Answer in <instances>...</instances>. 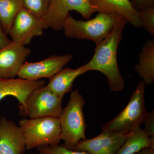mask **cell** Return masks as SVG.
<instances>
[{
    "label": "cell",
    "instance_id": "6da1fadb",
    "mask_svg": "<svg viewBox=\"0 0 154 154\" xmlns=\"http://www.w3.org/2000/svg\"><path fill=\"white\" fill-rule=\"evenodd\" d=\"M128 22L125 17H122L109 35L96 45L93 57L85 64L88 72L98 71L105 75L110 89L114 92L122 91L125 87L117 63V52L122 32Z\"/></svg>",
    "mask_w": 154,
    "mask_h": 154
},
{
    "label": "cell",
    "instance_id": "7a4b0ae2",
    "mask_svg": "<svg viewBox=\"0 0 154 154\" xmlns=\"http://www.w3.org/2000/svg\"><path fill=\"white\" fill-rule=\"evenodd\" d=\"M122 17L115 13L99 12L94 19L82 21L69 15L63 22V29L68 38L91 40L97 45L109 35Z\"/></svg>",
    "mask_w": 154,
    "mask_h": 154
},
{
    "label": "cell",
    "instance_id": "3957f363",
    "mask_svg": "<svg viewBox=\"0 0 154 154\" xmlns=\"http://www.w3.org/2000/svg\"><path fill=\"white\" fill-rule=\"evenodd\" d=\"M86 101L78 89L71 91L66 106L63 109L59 118L61 140L67 148L74 149L81 140L86 139V124L83 112Z\"/></svg>",
    "mask_w": 154,
    "mask_h": 154
},
{
    "label": "cell",
    "instance_id": "277c9868",
    "mask_svg": "<svg viewBox=\"0 0 154 154\" xmlns=\"http://www.w3.org/2000/svg\"><path fill=\"white\" fill-rule=\"evenodd\" d=\"M19 125L24 134L28 150L40 146L58 144L61 140L59 117L24 119Z\"/></svg>",
    "mask_w": 154,
    "mask_h": 154
},
{
    "label": "cell",
    "instance_id": "5b68a950",
    "mask_svg": "<svg viewBox=\"0 0 154 154\" xmlns=\"http://www.w3.org/2000/svg\"><path fill=\"white\" fill-rule=\"evenodd\" d=\"M146 86L143 81L138 83L124 110L102 127V131L129 133L143 124L148 113L144 99Z\"/></svg>",
    "mask_w": 154,
    "mask_h": 154
},
{
    "label": "cell",
    "instance_id": "8992f818",
    "mask_svg": "<svg viewBox=\"0 0 154 154\" xmlns=\"http://www.w3.org/2000/svg\"><path fill=\"white\" fill-rule=\"evenodd\" d=\"M63 99L44 86L33 91L24 105L19 106V113L30 119L59 117L63 109Z\"/></svg>",
    "mask_w": 154,
    "mask_h": 154
},
{
    "label": "cell",
    "instance_id": "52a82bcc",
    "mask_svg": "<svg viewBox=\"0 0 154 154\" xmlns=\"http://www.w3.org/2000/svg\"><path fill=\"white\" fill-rule=\"evenodd\" d=\"M72 11H77L86 19L96 12L89 0H50L47 12L42 19L48 28L62 30L64 22L69 15V12Z\"/></svg>",
    "mask_w": 154,
    "mask_h": 154
},
{
    "label": "cell",
    "instance_id": "ba28073f",
    "mask_svg": "<svg viewBox=\"0 0 154 154\" xmlns=\"http://www.w3.org/2000/svg\"><path fill=\"white\" fill-rule=\"evenodd\" d=\"M48 28L42 18L23 8L14 19L8 35L16 43L25 46L35 36H41L43 30Z\"/></svg>",
    "mask_w": 154,
    "mask_h": 154
},
{
    "label": "cell",
    "instance_id": "9c48e42d",
    "mask_svg": "<svg viewBox=\"0 0 154 154\" xmlns=\"http://www.w3.org/2000/svg\"><path fill=\"white\" fill-rule=\"evenodd\" d=\"M70 54L53 55L36 62H25L18 72L19 78L29 81H37L42 78L50 79L61 70L72 59Z\"/></svg>",
    "mask_w": 154,
    "mask_h": 154
},
{
    "label": "cell",
    "instance_id": "30bf717a",
    "mask_svg": "<svg viewBox=\"0 0 154 154\" xmlns=\"http://www.w3.org/2000/svg\"><path fill=\"white\" fill-rule=\"evenodd\" d=\"M131 133L102 131L96 137L81 140L74 150L89 154H116Z\"/></svg>",
    "mask_w": 154,
    "mask_h": 154
},
{
    "label": "cell",
    "instance_id": "8fae6325",
    "mask_svg": "<svg viewBox=\"0 0 154 154\" xmlns=\"http://www.w3.org/2000/svg\"><path fill=\"white\" fill-rule=\"evenodd\" d=\"M31 53V50L11 41L0 49V79H14Z\"/></svg>",
    "mask_w": 154,
    "mask_h": 154
},
{
    "label": "cell",
    "instance_id": "7c38bea8",
    "mask_svg": "<svg viewBox=\"0 0 154 154\" xmlns=\"http://www.w3.org/2000/svg\"><path fill=\"white\" fill-rule=\"evenodd\" d=\"M26 149L21 128L2 116L0 119V154H25Z\"/></svg>",
    "mask_w": 154,
    "mask_h": 154
},
{
    "label": "cell",
    "instance_id": "4fadbf2b",
    "mask_svg": "<svg viewBox=\"0 0 154 154\" xmlns=\"http://www.w3.org/2000/svg\"><path fill=\"white\" fill-rule=\"evenodd\" d=\"M44 80L29 81L20 79H0V101L6 96L15 97L19 106L25 104L28 96L33 91L45 86Z\"/></svg>",
    "mask_w": 154,
    "mask_h": 154
},
{
    "label": "cell",
    "instance_id": "5bb4252c",
    "mask_svg": "<svg viewBox=\"0 0 154 154\" xmlns=\"http://www.w3.org/2000/svg\"><path fill=\"white\" fill-rule=\"evenodd\" d=\"M96 12L115 13L125 17L136 28L142 27L139 11L130 0H89Z\"/></svg>",
    "mask_w": 154,
    "mask_h": 154
},
{
    "label": "cell",
    "instance_id": "9a60e30c",
    "mask_svg": "<svg viewBox=\"0 0 154 154\" xmlns=\"http://www.w3.org/2000/svg\"><path fill=\"white\" fill-rule=\"evenodd\" d=\"M88 72L85 65L76 69H62L49 79L47 87L57 96L63 98L65 94L72 91L73 84L77 77Z\"/></svg>",
    "mask_w": 154,
    "mask_h": 154
},
{
    "label": "cell",
    "instance_id": "2e32d148",
    "mask_svg": "<svg viewBox=\"0 0 154 154\" xmlns=\"http://www.w3.org/2000/svg\"><path fill=\"white\" fill-rule=\"evenodd\" d=\"M139 61L134 69L146 85L154 82V40L149 39L144 45L139 54Z\"/></svg>",
    "mask_w": 154,
    "mask_h": 154
},
{
    "label": "cell",
    "instance_id": "e0dca14e",
    "mask_svg": "<svg viewBox=\"0 0 154 154\" xmlns=\"http://www.w3.org/2000/svg\"><path fill=\"white\" fill-rule=\"evenodd\" d=\"M148 147L154 148V138L149 137L139 127L131 132L116 154H134Z\"/></svg>",
    "mask_w": 154,
    "mask_h": 154
},
{
    "label": "cell",
    "instance_id": "ac0fdd59",
    "mask_svg": "<svg viewBox=\"0 0 154 154\" xmlns=\"http://www.w3.org/2000/svg\"><path fill=\"white\" fill-rule=\"evenodd\" d=\"M23 8L22 0H0V25L7 35L17 14Z\"/></svg>",
    "mask_w": 154,
    "mask_h": 154
},
{
    "label": "cell",
    "instance_id": "d6986e66",
    "mask_svg": "<svg viewBox=\"0 0 154 154\" xmlns=\"http://www.w3.org/2000/svg\"><path fill=\"white\" fill-rule=\"evenodd\" d=\"M23 8L34 14L42 18L47 12L50 0H22Z\"/></svg>",
    "mask_w": 154,
    "mask_h": 154
},
{
    "label": "cell",
    "instance_id": "ffe728a7",
    "mask_svg": "<svg viewBox=\"0 0 154 154\" xmlns=\"http://www.w3.org/2000/svg\"><path fill=\"white\" fill-rule=\"evenodd\" d=\"M38 152L31 154H89L84 151L67 148L64 145L42 146L37 147Z\"/></svg>",
    "mask_w": 154,
    "mask_h": 154
},
{
    "label": "cell",
    "instance_id": "44dd1931",
    "mask_svg": "<svg viewBox=\"0 0 154 154\" xmlns=\"http://www.w3.org/2000/svg\"><path fill=\"white\" fill-rule=\"evenodd\" d=\"M142 27L152 36L154 35V6L139 11Z\"/></svg>",
    "mask_w": 154,
    "mask_h": 154
},
{
    "label": "cell",
    "instance_id": "7402d4cb",
    "mask_svg": "<svg viewBox=\"0 0 154 154\" xmlns=\"http://www.w3.org/2000/svg\"><path fill=\"white\" fill-rule=\"evenodd\" d=\"M143 123L144 128L143 131L149 137L154 138V110L147 113Z\"/></svg>",
    "mask_w": 154,
    "mask_h": 154
},
{
    "label": "cell",
    "instance_id": "603a6c76",
    "mask_svg": "<svg viewBox=\"0 0 154 154\" xmlns=\"http://www.w3.org/2000/svg\"><path fill=\"white\" fill-rule=\"evenodd\" d=\"M135 9L138 11H143L154 6V0H130Z\"/></svg>",
    "mask_w": 154,
    "mask_h": 154
},
{
    "label": "cell",
    "instance_id": "cb8c5ba5",
    "mask_svg": "<svg viewBox=\"0 0 154 154\" xmlns=\"http://www.w3.org/2000/svg\"><path fill=\"white\" fill-rule=\"evenodd\" d=\"M11 41H12L8 38L7 34L0 25V49L10 44Z\"/></svg>",
    "mask_w": 154,
    "mask_h": 154
},
{
    "label": "cell",
    "instance_id": "d4e9b609",
    "mask_svg": "<svg viewBox=\"0 0 154 154\" xmlns=\"http://www.w3.org/2000/svg\"><path fill=\"white\" fill-rule=\"evenodd\" d=\"M134 154H154V148L152 147L145 148Z\"/></svg>",
    "mask_w": 154,
    "mask_h": 154
}]
</instances>
